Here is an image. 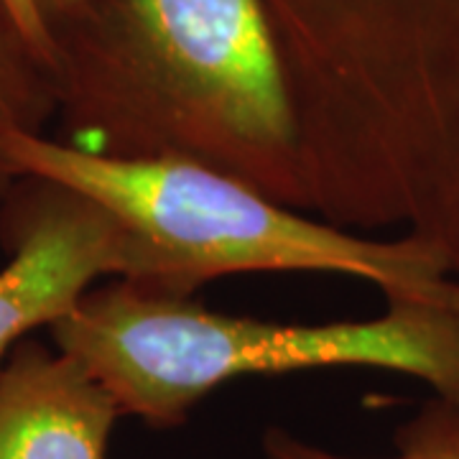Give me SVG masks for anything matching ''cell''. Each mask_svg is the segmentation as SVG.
<instances>
[{
	"label": "cell",
	"mask_w": 459,
	"mask_h": 459,
	"mask_svg": "<svg viewBox=\"0 0 459 459\" xmlns=\"http://www.w3.org/2000/svg\"><path fill=\"white\" fill-rule=\"evenodd\" d=\"M307 207L395 230L459 281V0H265Z\"/></svg>",
	"instance_id": "1"
},
{
	"label": "cell",
	"mask_w": 459,
	"mask_h": 459,
	"mask_svg": "<svg viewBox=\"0 0 459 459\" xmlns=\"http://www.w3.org/2000/svg\"><path fill=\"white\" fill-rule=\"evenodd\" d=\"M51 36L66 143L195 161L301 210L299 123L265 0H82Z\"/></svg>",
	"instance_id": "2"
},
{
	"label": "cell",
	"mask_w": 459,
	"mask_h": 459,
	"mask_svg": "<svg viewBox=\"0 0 459 459\" xmlns=\"http://www.w3.org/2000/svg\"><path fill=\"white\" fill-rule=\"evenodd\" d=\"M373 319L289 325L207 309L195 296L128 279L90 289L49 329L113 394L123 416L177 429L238 377L329 368L385 370L459 403V307L385 299Z\"/></svg>",
	"instance_id": "3"
},
{
	"label": "cell",
	"mask_w": 459,
	"mask_h": 459,
	"mask_svg": "<svg viewBox=\"0 0 459 459\" xmlns=\"http://www.w3.org/2000/svg\"><path fill=\"white\" fill-rule=\"evenodd\" d=\"M0 159L16 177L62 184L105 207L146 247L153 289L195 296L238 273H334L385 299L459 307V281L427 243L329 225L210 166L115 159L23 131H0Z\"/></svg>",
	"instance_id": "4"
},
{
	"label": "cell",
	"mask_w": 459,
	"mask_h": 459,
	"mask_svg": "<svg viewBox=\"0 0 459 459\" xmlns=\"http://www.w3.org/2000/svg\"><path fill=\"white\" fill-rule=\"evenodd\" d=\"M0 368L18 344L54 327L102 279L148 281L151 258L113 214L36 177H18L0 199Z\"/></svg>",
	"instance_id": "5"
},
{
	"label": "cell",
	"mask_w": 459,
	"mask_h": 459,
	"mask_svg": "<svg viewBox=\"0 0 459 459\" xmlns=\"http://www.w3.org/2000/svg\"><path fill=\"white\" fill-rule=\"evenodd\" d=\"M123 411L82 362L26 340L0 368V459H108Z\"/></svg>",
	"instance_id": "6"
},
{
	"label": "cell",
	"mask_w": 459,
	"mask_h": 459,
	"mask_svg": "<svg viewBox=\"0 0 459 459\" xmlns=\"http://www.w3.org/2000/svg\"><path fill=\"white\" fill-rule=\"evenodd\" d=\"M265 459H358L329 452L296 437L294 431L271 427L263 431ZM385 459H459V403L431 395L395 431V455Z\"/></svg>",
	"instance_id": "7"
},
{
	"label": "cell",
	"mask_w": 459,
	"mask_h": 459,
	"mask_svg": "<svg viewBox=\"0 0 459 459\" xmlns=\"http://www.w3.org/2000/svg\"><path fill=\"white\" fill-rule=\"evenodd\" d=\"M54 115V77L0 3V131L44 133Z\"/></svg>",
	"instance_id": "8"
},
{
	"label": "cell",
	"mask_w": 459,
	"mask_h": 459,
	"mask_svg": "<svg viewBox=\"0 0 459 459\" xmlns=\"http://www.w3.org/2000/svg\"><path fill=\"white\" fill-rule=\"evenodd\" d=\"M5 5V11L16 21L18 31L26 36V41L31 44L36 56L41 59V65L47 66L54 77V65H56V49H54V39H51L49 26L44 23L41 13L36 11L33 0H0Z\"/></svg>",
	"instance_id": "9"
},
{
	"label": "cell",
	"mask_w": 459,
	"mask_h": 459,
	"mask_svg": "<svg viewBox=\"0 0 459 459\" xmlns=\"http://www.w3.org/2000/svg\"><path fill=\"white\" fill-rule=\"evenodd\" d=\"M80 3H82V0H33L36 11L41 13L44 23L49 26V31L59 23V21H65ZM51 39H54V36H51Z\"/></svg>",
	"instance_id": "10"
},
{
	"label": "cell",
	"mask_w": 459,
	"mask_h": 459,
	"mask_svg": "<svg viewBox=\"0 0 459 459\" xmlns=\"http://www.w3.org/2000/svg\"><path fill=\"white\" fill-rule=\"evenodd\" d=\"M16 174H13V169L5 164L3 159H0V199L5 197L8 192H11V186L16 184Z\"/></svg>",
	"instance_id": "11"
}]
</instances>
